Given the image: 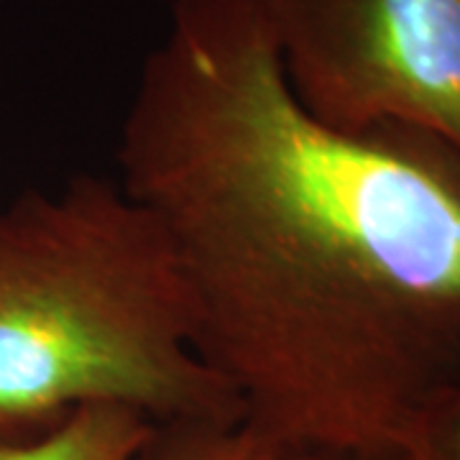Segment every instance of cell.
<instances>
[{
    "instance_id": "6da1fadb",
    "label": "cell",
    "mask_w": 460,
    "mask_h": 460,
    "mask_svg": "<svg viewBox=\"0 0 460 460\" xmlns=\"http://www.w3.org/2000/svg\"><path fill=\"white\" fill-rule=\"evenodd\" d=\"M115 162L248 425L384 460L460 378V146L314 120L248 0L172 3Z\"/></svg>"
},
{
    "instance_id": "7a4b0ae2",
    "label": "cell",
    "mask_w": 460,
    "mask_h": 460,
    "mask_svg": "<svg viewBox=\"0 0 460 460\" xmlns=\"http://www.w3.org/2000/svg\"><path fill=\"white\" fill-rule=\"evenodd\" d=\"M84 407H123L156 428L241 420L199 358L166 235L102 174L0 208V443L33 440Z\"/></svg>"
},
{
    "instance_id": "3957f363",
    "label": "cell",
    "mask_w": 460,
    "mask_h": 460,
    "mask_svg": "<svg viewBox=\"0 0 460 460\" xmlns=\"http://www.w3.org/2000/svg\"><path fill=\"white\" fill-rule=\"evenodd\" d=\"M295 100L335 131L460 146V0H248Z\"/></svg>"
},
{
    "instance_id": "277c9868",
    "label": "cell",
    "mask_w": 460,
    "mask_h": 460,
    "mask_svg": "<svg viewBox=\"0 0 460 460\" xmlns=\"http://www.w3.org/2000/svg\"><path fill=\"white\" fill-rule=\"evenodd\" d=\"M156 429L138 411L84 407L33 440L0 443V460H138Z\"/></svg>"
},
{
    "instance_id": "5b68a950",
    "label": "cell",
    "mask_w": 460,
    "mask_h": 460,
    "mask_svg": "<svg viewBox=\"0 0 460 460\" xmlns=\"http://www.w3.org/2000/svg\"><path fill=\"white\" fill-rule=\"evenodd\" d=\"M138 460H345L274 438L246 420L159 428Z\"/></svg>"
},
{
    "instance_id": "8992f818",
    "label": "cell",
    "mask_w": 460,
    "mask_h": 460,
    "mask_svg": "<svg viewBox=\"0 0 460 460\" xmlns=\"http://www.w3.org/2000/svg\"><path fill=\"white\" fill-rule=\"evenodd\" d=\"M384 460H460V378L429 402L404 443Z\"/></svg>"
}]
</instances>
